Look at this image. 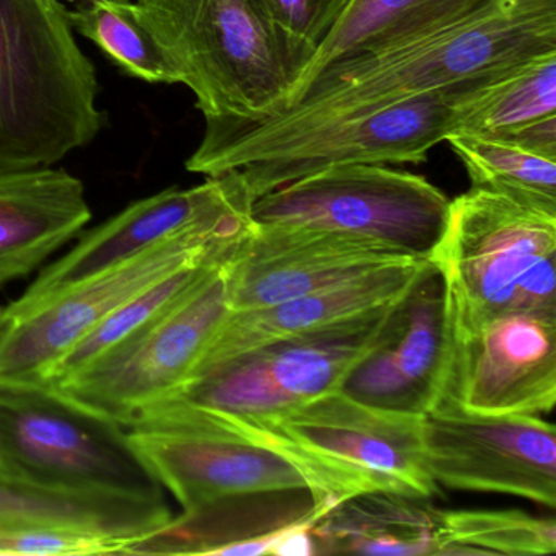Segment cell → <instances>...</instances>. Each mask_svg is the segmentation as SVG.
<instances>
[{"instance_id":"obj_2","label":"cell","mask_w":556,"mask_h":556,"mask_svg":"<svg viewBox=\"0 0 556 556\" xmlns=\"http://www.w3.org/2000/svg\"><path fill=\"white\" fill-rule=\"evenodd\" d=\"M135 4L206 119L276 115L314 58L273 21L265 0Z\"/></svg>"},{"instance_id":"obj_18","label":"cell","mask_w":556,"mask_h":556,"mask_svg":"<svg viewBox=\"0 0 556 556\" xmlns=\"http://www.w3.org/2000/svg\"><path fill=\"white\" fill-rule=\"evenodd\" d=\"M431 263V258L409 260L268 307L229 312L190 376L247 351L354 320L392 305L406 294Z\"/></svg>"},{"instance_id":"obj_27","label":"cell","mask_w":556,"mask_h":556,"mask_svg":"<svg viewBox=\"0 0 556 556\" xmlns=\"http://www.w3.org/2000/svg\"><path fill=\"white\" fill-rule=\"evenodd\" d=\"M67 21L129 76L149 84H181L177 67L139 18L135 0H84L67 11Z\"/></svg>"},{"instance_id":"obj_25","label":"cell","mask_w":556,"mask_h":556,"mask_svg":"<svg viewBox=\"0 0 556 556\" xmlns=\"http://www.w3.org/2000/svg\"><path fill=\"white\" fill-rule=\"evenodd\" d=\"M242 237L229 245L220 247L194 262L180 266L170 275L155 281L154 285L142 289L135 298L119 305L105 320L100 321L83 340L77 341L60 361H56L45 372L38 382L47 383L50 387H60L61 383L67 382L80 370L96 363L100 356L109 353L116 344L154 321L165 312L170 311L181 299L187 298L194 288H198L220 263L226 262L236 252Z\"/></svg>"},{"instance_id":"obj_3","label":"cell","mask_w":556,"mask_h":556,"mask_svg":"<svg viewBox=\"0 0 556 556\" xmlns=\"http://www.w3.org/2000/svg\"><path fill=\"white\" fill-rule=\"evenodd\" d=\"M97 96L60 0H0V170L51 167L92 142Z\"/></svg>"},{"instance_id":"obj_28","label":"cell","mask_w":556,"mask_h":556,"mask_svg":"<svg viewBox=\"0 0 556 556\" xmlns=\"http://www.w3.org/2000/svg\"><path fill=\"white\" fill-rule=\"evenodd\" d=\"M451 555L545 556L556 552L553 517L520 509L444 510Z\"/></svg>"},{"instance_id":"obj_5","label":"cell","mask_w":556,"mask_h":556,"mask_svg":"<svg viewBox=\"0 0 556 556\" xmlns=\"http://www.w3.org/2000/svg\"><path fill=\"white\" fill-rule=\"evenodd\" d=\"M451 131L447 89L282 135H255L206 119L203 141L187 168L206 177L237 170L258 200L282 185L340 165L421 164Z\"/></svg>"},{"instance_id":"obj_12","label":"cell","mask_w":556,"mask_h":556,"mask_svg":"<svg viewBox=\"0 0 556 556\" xmlns=\"http://www.w3.org/2000/svg\"><path fill=\"white\" fill-rule=\"evenodd\" d=\"M245 232L174 237L24 311H5L0 325V382H38L119 305L180 266L236 242Z\"/></svg>"},{"instance_id":"obj_6","label":"cell","mask_w":556,"mask_h":556,"mask_svg":"<svg viewBox=\"0 0 556 556\" xmlns=\"http://www.w3.org/2000/svg\"><path fill=\"white\" fill-rule=\"evenodd\" d=\"M0 480L41 493L165 501L125 426L41 382H0Z\"/></svg>"},{"instance_id":"obj_19","label":"cell","mask_w":556,"mask_h":556,"mask_svg":"<svg viewBox=\"0 0 556 556\" xmlns=\"http://www.w3.org/2000/svg\"><path fill=\"white\" fill-rule=\"evenodd\" d=\"M90 219L83 181L66 170H0V288L40 268Z\"/></svg>"},{"instance_id":"obj_30","label":"cell","mask_w":556,"mask_h":556,"mask_svg":"<svg viewBox=\"0 0 556 556\" xmlns=\"http://www.w3.org/2000/svg\"><path fill=\"white\" fill-rule=\"evenodd\" d=\"M273 21L315 54L351 0H265Z\"/></svg>"},{"instance_id":"obj_17","label":"cell","mask_w":556,"mask_h":556,"mask_svg":"<svg viewBox=\"0 0 556 556\" xmlns=\"http://www.w3.org/2000/svg\"><path fill=\"white\" fill-rule=\"evenodd\" d=\"M409 260L359 237L252 220L230 263V312L268 307Z\"/></svg>"},{"instance_id":"obj_7","label":"cell","mask_w":556,"mask_h":556,"mask_svg":"<svg viewBox=\"0 0 556 556\" xmlns=\"http://www.w3.org/2000/svg\"><path fill=\"white\" fill-rule=\"evenodd\" d=\"M422 418L376 408L333 390L281 415L237 421L311 477L315 503L338 504L372 491L422 500L439 494L426 464Z\"/></svg>"},{"instance_id":"obj_8","label":"cell","mask_w":556,"mask_h":556,"mask_svg":"<svg viewBox=\"0 0 556 556\" xmlns=\"http://www.w3.org/2000/svg\"><path fill=\"white\" fill-rule=\"evenodd\" d=\"M125 428L146 467L184 509L275 491L308 490L314 496L311 477L237 419L159 403Z\"/></svg>"},{"instance_id":"obj_23","label":"cell","mask_w":556,"mask_h":556,"mask_svg":"<svg viewBox=\"0 0 556 556\" xmlns=\"http://www.w3.org/2000/svg\"><path fill=\"white\" fill-rule=\"evenodd\" d=\"M481 2L483 0H351L330 35L315 51L292 96L325 67L415 43L460 21Z\"/></svg>"},{"instance_id":"obj_16","label":"cell","mask_w":556,"mask_h":556,"mask_svg":"<svg viewBox=\"0 0 556 556\" xmlns=\"http://www.w3.org/2000/svg\"><path fill=\"white\" fill-rule=\"evenodd\" d=\"M442 402L486 415L552 412L556 315L514 312L454 338Z\"/></svg>"},{"instance_id":"obj_15","label":"cell","mask_w":556,"mask_h":556,"mask_svg":"<svg viewBox=\"0 0 556 556\" xmlns=\"http://www.w3.org/2000/svg\"><path fill=\"white\" fill-rule=\"evenodd\" d=\"M452 346L447 294L431 263L396 302L379 340L338 390L376 408L428 415L444 396Z\"/></svg>"},{"instance_id":"obj_31","label":"cell","mask_w":556,"mask_h":556,"mask_svg":"<svg viewBox=\"0 0 556 556\" xmlns=\"http://www.w3.org/2000/svg\"><path fill=\"white\" fill-rule=\"evenodd\" d=\"M5 318V307H0V325L4 321Z\"/></svg>"},{"instance_id":"obj_20","label":"cell","mask_w":556,"mask_h":556,"mask_svg":"<svg viewBox=\"0 0 556 556\" xmlns=\"http://www.w3.org/2000/svg\"><path fill=\"white\" fill-rule=\"evenodd\" d=\"M312 539L315 555H451L444 510L389 491L341 501L318 520Z\"/></svg>"},{"instance_id":"obj_26","label":"cell","mask_w":556,"mask_h":556,"mask_svg":"<svg viewBox=\"0 0 556 556\" xmlns=\"http://www.w3.org/2000/svg\"><path fill=\"white\" fill-rule=\"evenodd\" d=\"M445 141L467 168L471 188L556 214V157L480 136L452 135Z\"/></svg>"},{"instance_id":"obj_4","label":"cell","mask_w":556,"mask_h":556,"mask_svg":"<svg viewBox=\"0 0 556 556\" xmlns=\"http://www.w3.org/2000/svg\"><path fill=\"white\" fill-rule=\"evenodd\" d=\"M454 338L514 312L556 315V214L471 188L431 255Z\"/></svg>"},{"instance_id":"obj_24","label":"cell","mask_w":556,"mask_h":556,"mask_svg":"<svg viewBox=\"0 0 556 556\" xmlns=\"http://www.w3.org/2000/svg\"><path fill=\"white\" fill-rule=\"evenodd\" d=\"M165 501L41 493L0 480V526H60L132 540L170 519Z\"/></svg>"},{"instance_id":"obj_1","label":"cell","mask_w":556,"mask_h":556,"mask_svg":"<svg viewBox=\"0 0 556 556\" xmlns=\"http://www.w3.org/2000/svg\"><path fill=\"white\" fill-rule=\"evenodd\" d=\"M556 51V0H483L444 30L396 50L325 67L281 112L210 118L255 135L304 131Z\"/></svg>"},{"instance_id":"obj_11","label":"cell","mask_w":556,"mask_h":556,"mask_svg":"<svg viewBox=\"0 0 556 556\" xmlns=\"http://www.w3.org/2000/svg\"><path fill=\"white\" fill-rule=\"evenodd\" d=\"M236 252L170 311L53 389L122 426L172 395L230 312L229 275Z\"/></svg>"},{"instance_id":"obj_29","label":"cell","mask_w":556,"mask_h":556,"mask_svg":"<svg viewBox=\"0 0 556 556\" xmlns=\"http://www.w3.org/2000/svg\"><path fill=\"white\" fill-rule=\"evenodd\" d=\"M128 540L60 526H0V556L119 555Z\"/></svg>"},{"instance_id":"obj_9","label":"cell","mask_w":556,"mask_h":556,"mask_svg":"<svg viewBox=\"0 0 556 556\" xmlns=\"http://www.w3.org/2000/svg\"><path fill=\"white\" fill-rule=\"evenodd\" d=\"M451 200L419 175L387 165H340L282 185L255 200L252 220L328 230L431 258Z\"/></svg>"},{"instance_id":"obj_10","label":"cell","mask_w":556,"mask_h":556,"mask_svg":"<svg viewBox=\"0 0 556 556\" xmlns=\"http://www.w3.org/2000/svg\"><path fill=\"white\" fill-rule=\"evenodd\" d=\"M396 302L364 317L276 341L191 374L159 403H177L236 419L281 415L340 389L346 374L379 340Z\"/></svg>"},{"instance_id":"obj_13","label":"cell","mask_w":556,"mask_h":556,"mask_svg":"<svg viewBox=\"0 0 556 556\" xmlns=\"http://www.w3.org/2000/svg\"><path fill=\"white\" fill-rule=\"evenodd\" d=\"M426 464L452 490L556 504V432L540 415H486L442 402L422 418Z\"/></svg>"},{"instance_id":"obj_22","label":"cell","mask_w":556,"mask_h":556,"mask_svg":"<svg viewBox=\"0 0 556 556\" xmlns=\"http://www.w3.org/2000/svg\"><path fill=\"white\" fill-rule=\"evenodd\" d=\"M452 135L513 141L556 116V51L447 87Z\"/></svg>"},{"instance_id":"obj_14","label":"cell","mask_w":556,"mask_h":556,"mask_svg":"<svg viewBox=\"0 0 556 556\" xmlns=\"http://www.w3.org/2000/svg\"><path fill=\"white\" fill-rule=\"evenodd\" d=\"M253 203L255 200L237 170L207 177L203 185L188 190L168 188L136 201L48 266L5 311H24L174 237L243 232L252 224Z\"/></svg>"},{"instance_id":"obj_21","label":"cell","mask_w":556,"mask_h":556,"mask_svg":"<svg viewBox=\"0 0 556 556\" xmlns=\"http://www.w3.org/2000/svg\"><path fill=\"white\" fill-rule=\"evenodd\" d=\"M315 504L308 490L214 501L184 509L181 516L129 540L119 555H227L239 543L307 516Z\"/></svg>"}]
</instances>
